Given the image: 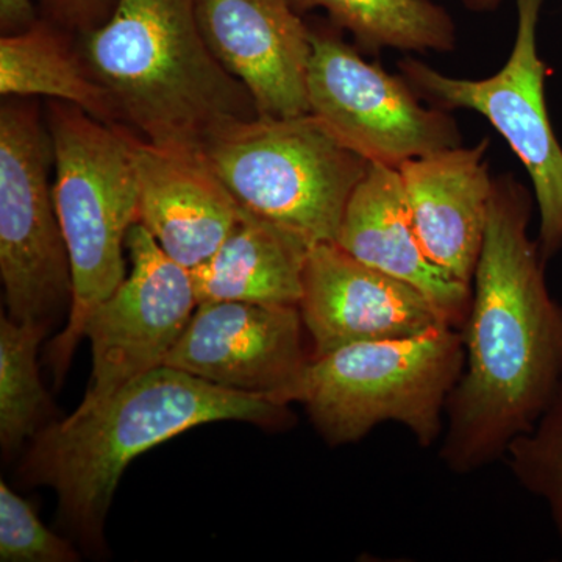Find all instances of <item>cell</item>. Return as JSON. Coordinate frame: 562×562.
Wrapping results in <instances>:
<instances>
[{
    "label": "cell",
    "instance_id": "1",
    "mask_svg": "<svg viewBox=\"0 0 562 562\" xmlns=\"http://www.w3.org/2000/svg\"><path fill=\"white\" fill-rule=\"evenodd\" d=\"M531 202L514 181L494 184L472 283L464 368L446 405L439 458L465 475L505 458L562 382V306L528 236Z\"/></svg>",
    "mask_w": 562,
    "mask_h": 562
},
{
    "label": "cell",
    "instance_id": "2",
    "mask_svg": "<svg viewBox=\"0 0 562 562\" xmlns=\"http://www.w3.org/2000/svg\"><path fill=\"white\" fill-rule=\"evenodd\" d=\"M224 420L281 430L294 416L286 405L160 366L40 431L22 479L57 492L61 519L95 552L103 547L106 513L127 465L173 436Z\"/></svg>",
    "mask_w": 562,
    "mask_h": 562
},
{
    "label": "cell",
    "instance_id": "3",
    "mask_svg": "<svg viewBox=\"0 0 562 562\" xmlns=\"http://www.w3.org/2000/svg\"><path fill=\"white\" fill-rule=\"evenodd\" d=\"M80 38L121 125L147 143L199 151L214 133L258 116L203 38L195 0H116L109 20Z\"/></svg>",
    "mask_w": 562,
    "mask_h": 562
},
{
    "label": "cell",
    "instance_id": "4",
    "mask_svg": "<svg viewBox=\"0 0 562 562\" xmlns=\"http://www.w3.org/2000/svg\"><path fill=\"white\" fill-rule=\"evenodd\" d=\"M47 128L55 166L52 195L72 271L68 327L49 355L55 379L61 380L88 316L125 280V239L139 222L138 135L58 101L50 102Z\"/></svg>",
    "mask_w": 562,
    "mask_h": 562
},
{
    "label": "cell",
    "instance_id": "5",
    "mask_svg": "<svg viewBox=\"0 0 562 562\" xmlns=\"http://www.w3.org/2000/svg\"><path fill=\"white\" fill-rule=\"evenodd\" d=\"M462 368L464 336L441 324L312 358L280 402L305 406L333 447L361 441L384 422H397L420 447H431L443 432L447 401Z\"/></svg>",
    "mask_w": 562,
    "mask_h": 562
},
{
    "label": "cell",
    "instance_id": "6",
    "mask_svg": "<svg viewBox=\"0 0 562 562\" xmlns=\"http://www.w3.org/2000/svg\"><path fill=\"white\" fill-rule=\"evenodd\" d=\"M202 154L244 211L310 247L336 243L347 203L371 165L312 113L233 122Z\"/></svg>",
    "mask_w": 562,
    "mask_h": 562
},
{
    "label": "cell",
    "instance_id": "7",
    "mask_svg": "<svg viewBox=\"0 0 562 562\" xmlns=\"http://www.w3.org/2000/svg\"><path fill=\"white\" fill-rule=\"evenodd\" d=\"M54 150L36 106H0V276L9 317L49 328L72 303L68 247L55 210Z\"/></svg>",
    "mask_w": 562,
    "mask_h": 562
},
{
    "label": "cell",
    "instance_id": "8",
    "mask_svg": "<svg viewBox=\"0 0 562 562\" xmlns=\"http://www.w3.org/2000/svg\"><path fill=\"white\" fill-rule=\"evenodd\" d=\"M543 0H516L517 33L501 72L483 80L453 79L424 63L406 60V79L449 109L483 114L530 173L538 202L539 250L549 261L562 247V147L546 103L547 66L538 52Z\"/></svg>",
    "mask_w": 562,
    "mask_h": 562
},
{
    "label": "cell",
    "instance_id": "9",
    "mask_svg": "<svg viewBox=\"0 0 562 562\" xmlns=\"http://www.w3.org/2000/svg\"><path fill=\"white\" fill-rule=\"evenodd\" d=\"M312 32L310 110L344 146L394 168L458 147L457 125L446 114L424 109L403 81L362 60L339 36Z\"/></svg>",
    "mask_w": 562,
    "mask_h": 562
},
{
    "label": "cell",
    "instance_id": "10",
    "mask_svg": "<svg viewBox=\"0 0 562 562\" xmlns=\"http://www.w3.org/2000/svg\"><path fill=\"white\" fill-rule=\"evenodd\" d=\"M125 249L132 272L88 316L90 386L80 406L109 397L143 373L165 366L199 306L191 271L172 260L140 222Z\"/></svg>",
    "mask_w": 562,
    "mask_h": 562
},
{
    "label": "cell",
    "instance_id": "11",
    "mask_svg": "<svg viewBox=\"0 0 562 562\" xmlns=\"http://www.w3.org/2000/svg\"><path fill=\"white\" fill-rule=\"evenodd\" d=\"M303 328L295 306L199 303L165 366L281 405V395L312 360Z\"/></svg>",
    "mask_w": 562,
    "mask_h": 562
},
{
    "label": "cell",
    "instance_id": "12",
    "mask_svg": "<svg viewBox=\"0 0 562 562\" xmlns=\"http://www.w3.org/2000/svg\"><path fill=\"white\" fill-rule=\"evenodd\" d=\"M299 312L312 336V358L447 324L424 292L364 265L336 243L310 249Z\"/></svg>",
    "mask_w": 562,
    "mask_h": 562
},
{
    "label": "cell",
    "instance_id": "13",
    "mask_svg": "<svg viewBox=\"0 0 562 562\" xmlns=\"http://www.w3.org/2000/svg\"><path fill=\"white\" fill-rule=\"evenodd\" d=\"M203 38L249 91L258 116L312 113L313 32L292 0H195Z\"/></svg>",
    "mask_w": 562,
    "mask_h": 562
},
{
    "label": "cell",
    "instance_id": "14",
    "mask_svg": "<svg viewBox=\"0 0 562 562\" xmlns=\"http://www.w3.org/2000/svg\"><path fill=\"white\" fill-rule=\"evenodd\" d=\"M139 222L162 250L194 269L220 249L244 216L202 150L155 146L136 138Z\"/></svg>",
    "mask_w": 562,
    "mask_h": 562
},
{
    "label": "cell",
    "instance_id": "15",
    "mask_svg": "<svg viewBox=\"0 0 562 562\" xmlns=\"http://www.w3.org/2000/svg\"><path fill=\"white\" fill-rule=\"evenodd\" d=\"M450 147L398 166L406 203L422 246L436 266L472 286L482 251L494 181L484 154Z\"/></svg>",
    "mask_w": 562,
    "mask_h": 562
},
{
    "label": "cell",
    "instance_id": "16",
    "mask_svg": "<svg viewBox=\"0 0 562 562\" xmlns=\"http://www.w3.org/2000/svg\"><path fill=\"white\" fill-rule=\"evenodd\" d=\"M336 244L376 271L413 284L435 303L450 327L464 328L472 286L454 280L428 257L394 166L369 165L347 203Z\"/></svg>",
    "mask_w": 562,
    "mask_h": 562
},
{
    "label": "cell",
    "instance_id": "17",
    "mask_svg": "<svg viewBox=\"0 0 562 562\" xmlns=\"http://www.w3.org/2000/svg\"><path fill=\"white\" fill-rule=\"evenodd\" d=\"M310 249L294 233L244 211L220 249L191 269L198 301L299 308Z\"/></svg>",
    "mask_w": 562,
    "mask_h": 562
},
{
    "label": "cell",
    "instance_id": "18",
    "mask_svg": "<svg viewBox=\"0 0 562 562\" xmlns=\"http://www.w3.org/2000/svg\"><path fill=\"white\" fill-rule=\"evenodd\" d=\"M0 94L66 102L95 120L121 125L109 91L92 77L80 54L70 49L63 29L36 21L27 31L0 40Z\"/></svg>",
    "mask_w": 562,
    "mask_h": 562
},
{
    "label": "cell",
    "instance_id": "19",
    "mask_svg": "<svg viewBox=\"0 0 562 562\" xmlns=\"http://www.w3.org/2000/svg\"><path fill=\"white\" fill-rule=\"evenodd\" d=\"M299 13L327 11L333 24L350 32L361 47L379 50H450L454 24L432 0H292Z\"/></svg>",
    "mask_w": 562,
    "mask_h": 562
},
{
    "label": "cell",
    "instance_id": "20",
    "mask_svg": "<svg viewBox=\"0 0 562 562\" xmlns=\"http://www.w3.org/2000/svg\"><path fill=\"white\" fill-rule=\"evenodd\" d=\"M47 330L11 317L0 319V442L5 454L35 438L49 413V395L41 383L36 362Z\"/></svg>",
    "mask_w": 562,
    "mask_h": 562
},
{
    "label": "cell",
    "instance_id": "21",
    "mask_svg": "<svg viewBox=\"0 0 562 562\" xmlns=\"http://www.w3.org/2000/svg\"><path fill=\"white\" fill-rule=\"evenodd\" d=\"M505 460L520 486L549 506L562 546V382L532 428L509 443Z\"/></svg>",
    "mask_w": 562,
    "mask_h": 562
},
{
    "label": "cell",
    "instance_id": "22",
    "mask_svg": "<svg viewBox=\"0 0 562 562\" xmlns=\"http://www.w3.org/2000/svg\"><path fill=\"white\" fill-rule=\"evenodd\" d=\"M0 561L74 562L72 543L44 527L27 501L0 483Z\"/></svg>",
    "mask_w": 562,
    "mask_h": 562
},
{
    "label": "cell",
    "instance_id": "23",
    "mask_svg": "<svg viewBox=\"0 0 562 562\" xmlns=\"http://www.w3.org/2000/svg\"><path fill=\"white\" fill-rule=\"evenodd\" d=\"M49 21L63 31L87 33L113 13L116 0H41Z\"/></svg>",
    "mask_w": 562,
    "mask_h": 562
},
{
    "label": "cell",
    "instance_id": "24",
    "mask_svg": "<svg viewBox=\"0 0 562 562\" xmlns=\"http://www.w3.org/2000/svg\"><path fill=\"white\" fill-rule=\"evenodd\" d=\"M36 18L32 0H0V27L3 35L27 31Z\"/></svg>",
    "mask_w": 562,
    "mask_h": 562
},
{
    "label": "cell",
    "instance_id": "25",
    "mask_svg": "<svg viewBox=\"0 0 562 562\" xmlns=\"http://www.w3.org/2000/svg\"><path fill=\"white\" fill-rule=\"evenodd\" d=\"M465 5L473 10H494L502 0H464Z\"/></svg>",
    "mask_w": 562,
    "mask_h": 562
}]
</instances>
